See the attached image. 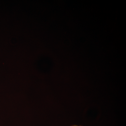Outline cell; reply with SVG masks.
<instances>
[{
	"instance_id": "cell-1",
	"label": "cell",
	"mask_w": 126,
	"mask_h": 126,
	"mask_svg": "<svg viewBox=\"0 0 126 126\" xmlns=\"http://www.w3.org/2000/svg\"><path fill=\"white\" fill-rule=\"evenodd\" d=\"M78 126V125H72V126Z\"/></svg>"
}]
</instances>
